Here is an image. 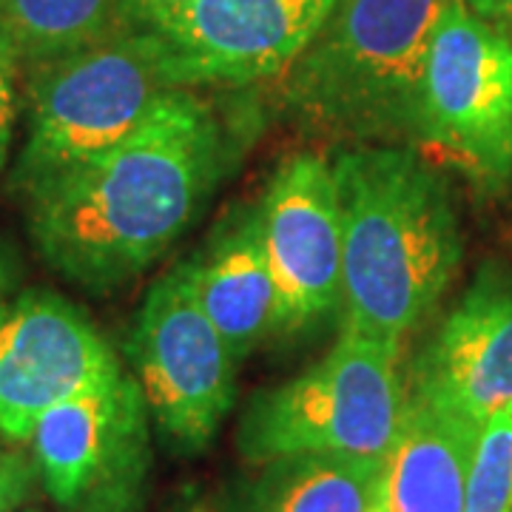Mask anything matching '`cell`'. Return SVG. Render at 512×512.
Returning a JSON list of instances; mask_svg holds the SVG:
<instances>
[{"mask_svg":"<svg viewBox=\"0 0 512 512\" xmlns=\"http://www.w3.org/2000/svg\"><path fill=\"white\" fill-rule=\"evenodd\" d=\"M180 512H211L205 504H188V507H183Z\"/></svg>","mask_w":512,"mask_h":512,"instance_id":"23","label":"cell"},{"mask_svg":"<svg viewBox=\"0 0 512 512\" xmlns=\"http://www.w3.org/2000/svg\"><path fill=\"white\" fill-rule=\"evenodd\" d=\"M342 333L390 348L436 313L461 254V220L447 177L419 148L359 143L339 151Z\"/></svg>","mask_w":512,"mask_h":512,"instance_id":"2","label":"cell"},{"mask_svg":"<svg viewBox=\"0 0 512 512\" xmlns=\"http://www.w3.org/2000/svg\"><path fill=\"white\" fill-rule=\"evenodd\" d=\"M148 407L123 370L43 413L32 433L37 478L60 512H134L148 473Z\"/></svg>","mask_w":512,"mask_h":512,"instance_id":"8","label":"cell"},{"mask_svg":"<svg viewBox=\"0 0 512 512\" xmlns=\"http://www.w3.org/2000/svg\"><path fill=\"white\" fill-rule=\"evenodd\" d=\"M251 470L228 490L222 512H367L384 461L293 456Z\"/></svg>","mask_w":512,"mask_h":512,"instance_id":"15","label":"cell"},{"mask_svg":"<svg viewBox=\"0 0 512 512\" xmlns=\"http://www.w3.org/2000/svg\"><path fill=\"white\" fill-rule=\"evenodd\" d=\"M177 89L185 86L163 40L134 26H114L74 52L29 66L18 191L120 143Z\"/></svg>","mask_w":512,"mask_h":512,"instance_id":"4","label":"cell"},{"mask_svg":"<svg viewBox=\"0 0 512 512\" xmlns=\"http://www.w3.org/2000/svg\"><path fill=\"white\" fill-rule=\"evenodd\" d=\"M185 265L202 311L237 362L285 328L282 291L262 242L256 208H237Z\"/></svg>","mask_w":512,"mask_h":512,"instance_id":"13","label":"cell"},{"mask_svg":"<svg viewBox=\"0 0 512 512\" xmlns=\"http://www.w3.org/2000/svg\"><path fill=\"white\" fill-rule=\"evenodd\" d=\"M23 512H37V510H23Z\"/></svg>","mask_w":512,"mask_h":512,"instance_id":"25","label":"cell"},{"mask_svg":"<svg viewBox=\"0 0 512 512\" xmlns=\"http://www.w3.org/2000/svg\"><path fill=\"white\" fill-rule=\"evenodd\" d=\"M191 0H120L117 9V26H134V29H146L154 20H160L168 12L180 9Z\"/></svg>","mask_w":512,"mask_h":512,"instance_id":"19","label":"cell"},{"mask_svg":"<svg viewBox=\"0 0 512 512\" xmlns=\"http://www.w3.org/2000/svg\"><path fill=\"white\" fill-rule=\"evenodd\" d=\"M413 148L495 194L512 180V40L447 0L424 57Z\"/></svg>","mask_w":512,"mask_h":512,"instance_id":"6","label":"cell"},{"mask_svg":"<svg viewBox=\"0 0 512 512\" xmlns=\"http://www.w3.org/2000/svg\"><path fill=\"white\" fill-rule=\"evenodd\" d=\"M336 0H191L154 20L185 89L282 77L308 49Z\"/></svg>","mask_w":512,"mask_h":512,"instance_id":"10","label":"cell"},{"mask_svg":"<svg viewBox=\"0 0 512 512\" xmlns=\"http://www.w3.org/2000/svg\"><path fill=\"white\" fill-rule=\"evenodd\" d=\"M402 348L339 333V342L288 382L256 390L237 427L248 467L293 456L384 461L402 427Z\"/></svg>","mask_w":512,"mask_h":512,"instance_id":"5","label":"cell"},{"mask_svg":"<svg viewBox=\"0 0 512 512\" xmlns=\"http://www.w3.org/2000/svg\"><path fill=\"white\" fill-rule=\"evenodd\" d=\"M464 6L498 35L512 40V0H464Z\"/></svg>","mask_w":512,"mask_h":512,"instance_id":"20","label":"cell"},{"mask_svg":"<svg viewBox=\"0 0 512 512\" xmlns=\"http://www.w3.org/2000/svg\"><path fill=\"white\" fill-rule=\"evenodd\" d=\"M481 427L407 387L402 427L384 458L390 512H464Z\"/></svg>","mask_w":512,"mask_h":512,"instance_id":"14","label":"cell"},{"mask_svg":"<svg viewBox=\"0 0 512 512\" xmlns=\"http://www.w3.org/2000/svg\"><path fill=\"white\" fill-rule=\"evenodd\" d=\"M410 393L484 427L512 410V271L487 265L410 365Z\"/></svg>","mask_w":512,"mask_h":512,"instance_id":"12","label":"cell"},{"mask_svg":"<svg viewBox=\"0 0 512 512\" xmlns=\"http://www.w3.org/2000/svg\"><path fill=\"white\" fill-rule=\"evenodd\" d=\"M256 211L282 291L285 330L322 322L342 296V211L333 163L319 154L282 160Z\"/></svg>","mask_w":512,"mask_h":512,"instance_id":"11","label":"cell"},{"mask_svg":"<svg viewBox=\"0 0 512 512\" xmlns=\"http://www.w3.org/2000/svg\"><path fill=\"white\" fill-rule=\"evenodd\" d=\"M6 467V456H3V450H0V470Z\"/></svg>","mask_w":512,"mask_h":512,"instance_id":"24","label":"cell"},{"mask_svg":"<svg viewBox=\"0 0 512 512\" xmlns=\"http://www.w3.org/2000/svg\"><path fill=\"white\" fill-rule=\"evenodd\" d=\"M18 74V63L6 52H0V171L9 163L12 140H15V123H18L20 114Z\"/></svg>","mask_w":512,"mask_h":512,"instance_id":"18","label":"cell"},{"mask_svg":"<svg viewBox=\"0 0 512 512\" xmlns=\"http://www.w3.org/2000/svg\"><path fill=\"white\" fill-rule=\"evenodd\" d=\"M123 367L72 302L26 291L0 302V436L26 444L55 404L109 382Z\"/></svg>","mask_w":512,"mask_h":512,"instance_id":"9","label":"cell"},{"mask_svg":"<svg viewBox=\"0 0 512 512\" xmlns=\"http://www.w3.org/2000/svg\"><path fill=\"white\" fill-rule=\"evenodd\" d=\"M131 362L165 444L183 456L208 450L237 402L239 362L202 311L185 259L148 288Z\"/></svg>","mask_w":512,"mask_h":512,"instance_id":"7","label":"cell"},{"mask_svg":"<svg viewBox=\"0 0 512 512\" xmlns=\"http://www.w3.org/2000/svg\"><path fill=\"white\" fill-rule=\"evenodd\" d=\"M12 279H15V271H12V259H9V256H6V251L0 248V302H3L6 291L12 288Z\"/></svg>","mask_w":512,"mask_h":512,"instance_id":"21","label":"cell"},{"mask_svg":"<svg viewBox=\"0 0 512 512\" xmlns=\"http://www.w3.org/2000/svg\"><path fill=\"white\" fill-rule=\"evenodd\" d=\"M117 9L120 0H0V52L29 69L106 35Z\"/></svg>","mask_w":512,"mask_h":512,"instance_id":"16","label":"cell"},{"mask_svg":"<svg viewBox=\"0 0 512 512\" xmlns=\"http://www.w3.org/2000/svg\"><path fill=\"white\" fill-rule=\"evenodd\" d=\"M464 512H512V410L481 427Z\"/></svg>","mask_w":512,"mask_h":512,"instance_id":"17","label":"cell"},{"mask_svg":"<svg viewBox=\"0 0 512 512\" xmlns=\"http://www.w3.org/2000/svg\"><path fill=\"white\" fill-rule=\"evenodd\" d=\"M447 0H336L282 74V100L305 128L348 146H413L424 57Z\"/></svg>","mask_w":512,"mask_h":512,"instance_id":"3","label":"cell"},{"mask_svg":"<svg viewBox=\"0 0 512 512\" xmlns=\"http://www.w3.org/2000/svg\"><path fill=\"white\" fill-rule=\"evenodd\" d=\"M225 160L214 109L194 89L168 92L120 143L23 191L37 254L86 291H111L183 237Z\"/></svg>","mask_w":512,"mask_h":512,"instance_id":"1","label":"cell"},{"mask_svg":"<svg viewBox=\"0 0 512 512\" xmlns=\"http://www.w3.org/2000/svg\"><path fill=\"white\" fill-rule=\"evenodd\" d=\"M367 512H390V507H387V490H384V476L379 481V487H376V493H373V501H370Z\"/></svg>","mask_w":512,"mask_h":512,"instance_id":"22","label":"cell"}]
</instances>
